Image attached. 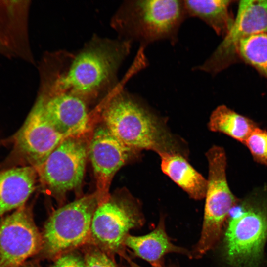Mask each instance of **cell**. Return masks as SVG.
<instances>
[{
  "label": "cell",
  "mask_w": 267,
  "mask_h": 267,
  "mask_svg": "<svg viewBox=\"0 0 267 267\" xmlns=\"http://www.w3.org/2000/svg\"><path fill=\"white\" fill-rule=\"evenodd\" d=\"M131 47L95 34L77 52L46 51L38 66L39 89L67 92L97 106L121 85L119 70Z\"/></svg>",
  "instance_id": "6da1fadb"
},
{
  "label": "cell",
  "mask_w": 267,
  "mask_h": 267,
  "mask_svg": "<svg viewBox=\"0 0 267 267\" xmlns=\"http://www.w3.org/2000/svg\"><path fill=\"white\" fill-rule=\"evenodd\" d=\"M96 111L100 113L109 131L134 151L151 150L159 156L186 154L183 142L172 134L164 120L121 85L96 107Z\"/></svg>",
  "instance_id": "7a4b0ae2"
},
{
  "label": "cell",
  "mask_w": 267,
  "mask_h": 267,
  "mask_svg": "<svg viewBox=\"0 0 267 267\" xmlns=\"http://www.w3.org/2000/svg\"><path fill=\"white\" fill-rule=\"evenodd\" d=\"M187 18L183 0H127L114 13L110 25L119 39L138 43L144 49L160 41L176 44Z\"/></svg>",
  "instance_id": "3957f363"
},
{
  "label": "cell",
  "mask_w": 267,
  "mask_h": 267,
  "mask_svg": "<svg viewBox=\"0 0 267 267\" xmlns=\"http://www.w3.org/2000/svg\"><path fill=\"white\" fill-rule=\"evenodd\" d=\"M103 197L95 191L54 211L44 224L39 253L55 260L89 242L94 213Z\"/></svg>",
  "instance_id": "277c9868"
},
{
  "label": "cell",
  "mask_w": 267,
  "mask_h": 267,
  "mask_svg": "<svg viewBox=\"0 0 267 267\" xmlns=\"http://www.w3.org/2000/svg\"><path fill=\"white\" fill-rule=\"evenodd\" d=\"M229 218L223 241L226 262L236 267H253L259 261L267 237V214L264 200L256 193L243 201Z\"/></svg>",
  "instance_id": "5b68a950"
},
{
  "label": "cell",
  "mask_w": 267,
  "mask_h": 267,
  "mask_svg": "<svg viewBox=\"0 0 267 267\" xmlns=\"http://www.w3.org/2000/svg\"><path fill=\"white\" fill-rule=\"evenodd\" d=\"M145 222L140 202L126 190L102 200L94 213L89 243L110 256L125 257V240L129 231L141 228Z\"/></svg>",
  "instance_id": "8992f818"
},
{
  "label": "cell",
  "mask_w": 267,
  "mask_h": 267,
  "mask_svg": "<svg viewBox=\"0 0 267 267\" xmlns=\"http://www.w3.org/2000/svg\"><path fill=\"white\" fill-rule=\"evenodd\" d=\"M206 156L209 170L204 218L199 239L191 251V258L202 257L217 244L223 225L237 203L227 180V157L224 148L213 146Z\"/></svg>",
  "instance_id": "52a82bcc"
},
{
  "label": "cell",
  "mask_w": 267,
  "mask_h": 267,
  "mask_svg": "<svg viewBox=\"0 0 267 267\" xmlns=\"http://www.w3.org/2000/svg\"><path fill=\"white\" fill-rule=\"evenodd\" d=\"M91 136L89 133L66 138L36 168L43 189L57 200H62L68 192L81 186Z\"/></svg>",
  "instance_id": "ba28073f"
},
{
  "label": "cell",
  "mask_w": 267,
  "mask_h": 267,
  "mask_svg": "<svg viewBox=\"0 0 267 267\" xmlns=\"http://www.w3.org/2000/svg\"><path fill=\"white\" fill-rule=\"evenodd\" d=\"M65 138L46 117L36 98L22 127L10 138L12 149L3 163V169L17 166L36 169Z\"/></svg>",
  "instance_id": "9c48e42d"
},
{
  "label": "cell",
  "mask_w": 267,
  "mask_h": 267,
  "mask_svg": "<svg viewBox=\"0 0 267 267\" xmlns=\"http://www.w3.org/2000/svg\"><path fill=\"white\" fill-rule=\"evenodd\" d=\"M267 33V0H241L234 23L208 59L194 70L215 75L235 62L240 42L252 35Z\"/></svg>",
  "instance_id": "30bf717a"
},
{
  "label": "cell",
  "mask_w": 267,
  "mask_h": 267,
  "mask_svg": "<svg viewBox=\"0 0 267 267\" xmlns=\"http://www.w3.org/2000/svg\"><path fill=\"white\" fill-rule=\"evenodd\" d=\"M42 234L25 204L0 220V267H20L42 248Z\"/></svg>",
  "instance_id": "8fae6325"
},
{
  "label": "cell",
  "mask_w": 267,
  "mask_h": 267,
  "mask_svg": "<svg viewBox=\"0 0 267 267\" xmlns=\"http://www.w3.org/2000/svg\"><path fill=\"white\" fill-rule=\"evenodd\" d=\"M139 154L119 140L103 124L93 131L88 157L96 180V191L104 199L110 195V184L117 171Z\"/></svg>",
  "instance_id": "7c38bea8"
},
{
  "label": "cell",
  "mask_w": 267,
  "mask_h": 267,
  "mask_svg": "<svg viewBox=\"0 0 267 267\" xmlns=\"http://www.w3.org/2000/svg\"><path fill=\"white\" fill-rule=\"evenodd\" d=\"M38 91L46 117L61 134L67 138L90 133L91 112L83 100L67 92Z\"/></svg>",
  "instance_id": "4fadbf2b"
},
{
  "label": "cell",
  "mask_w": 267,
  "mask_h": 267,
  "mask_svg": "<svg viewBox=\"0 0 267 267\" xmlns=\"http://www.w3.org/2000/svg\"><path fill=\"white\" fill-rule=\"evenodd\" d=\"M29 1H0V44L12 54L35 64L28 31Z\"/></svg>",
  "instance_id": "5bb4252c"
},
{
  "label": "cell",
  "mask_w": 267,
  "mask_h": 267,
  "mask_svg": "<svg viewBox=\"0 0 267 267\" xmlns=\"http://www.w3.org/2000/svg\"><path fill=\"white\" fill-rule=\"evenodd\" d=\"M165 219L161 215L157 226L148 234H129L125 240V246L130 248L134 256L145 260L152 267L164 266L165 256L169 253H178L191 258V251L171 241L166 231Z\"/></svg>",
  "instance_id": "9a60e30c"
},
{
  "label": "cell",
  "mask_w": 267,
  "mask_h": 267,
  "mask_svg": "<svg viewBox=\"0 0 267 267\" xmlns=\"http://www.w3.org/2000/svg\"><path fill=\"white\" fill-rule=\"evenodd\" d=\"M37 178L36 170L33 167L0 170V216L25 204L35 189Z\"/></svg>",
  "instance_id": "2e32d148"
},
{
  "label": "cell",
  "mask_w": 267,
  "mask_h": 267,
  "mask_svg": "<svg viewBox=\"0 0 267 267\" xmlns=\"http://www.w3.org/2000/svg\"><path fill=\"white\" fill-rule=\"evenodd\" d=\"M162 172L195 200L205 197L207 179L197 172L185 157L177 153L160 155Z\"/></svg>",
  "instance_id": "e0dca14e"
},
{
  "label": "cell",
  "mask_w": 267,
  "mask_h": 267,
  "mask_svg": "<svg viewBox=\"0 0 267 267\" xmlns=\"http://www.w3.org/2000/svg\"><path fill=\"white\" fill-rule=\"evenodd\" d=\"M188 18H197L224 37L231 28L235 19L231 11L232 0H183Z\"/></svg>",
  "instance_id": "ac0fdd59"
},
{
  "label": "cell",
  "mask_w": 267,
  "mask_h": 267,
  "mask_svg": "<svg viewBox=\"0 0 267 267\" xmlns=\"http://www.w3.org/2000/svg\"><path fill=\"white\" fill-rule=\"evenodd\" d=\"M208 127L212 132L226 134L244 144L258 126L252 119L222 105L212 111Z\"/></svg>",
  "instance_id": "d6986e66"
},
{
  "label": "cell",
  "mask_w": 267,
  "mask_h": 267,
  "mask_svg": "<svg viewBox=\"0 0 267 267\" xmlns=\"http://www.w3.org/2000/svg\"><path fill=\"white\" fill-rule=\"evenodd\" d=\"M237 54L267 79V33L255 34L242 40Z\"/></svg>",
  "instance_id": "ffe728a7"
},
{
  "label": "cell",
  "mask_w": 267,
  "mask_h": 267,
  "mask_svg": "<svg viewBox=\"0 0 267 267\" xmlns=\"http://www.w3.org/2000/svg\"><path fill=\"white\" fill-rule=\"evenodd\" d=\"M244 144L255 162L267 167V130L257 127Z\"/></svg>",
  "instance_id": "44dd1931"
},
{
  "label": "cell",
  "mask_w": 267,
  "mask_h": 267,
  "mask_svg": "<svg viewBox=\"0 0 267 267\" xmlns=\"http://www.w3.org/2000/svg\"><path fill=\"white\" fill-rule=\"evenodd\" d=\"M84 259L86 267H120L111 256L92 244L87 248Z\"/></svg>",
  "instance_id": "7402d4cb"
},
{
  "label": "cell",
  "mask_w": 267,
  "mask_h": 267,
  "mask_svg": "<svg viewBox=\"0 0 267 267\" xmlns=\"http://www.w3.org/2000/svg\"><path fill=\"white\" fill-rule=\"evenodd\" d=\"M52 267H86V265L84 257L72 251L55 259Z\"/></svg>",
  "instance_id": "603a6c76"
},
{
  "label": "cell",
  "mask_w": 267,
  "mask_h": 267,
  "mask_svg": "<svg viewBox=\"0 0 267 267\" xmlns=\"http://www.w3.org/2000/svg\"><path fill=\"white\" fill-rule=\"evenodd\" d=\"M124 258L127 260V261L130 264L131 267H143L141 266H139L137 263L132 261V259L130 258V257L128 255H127ZM151 267H155L151 266ZM159 267H178V266L176 265V264H172L169 265H165L164 266Z\"/></svg>",
  "instance_id": "cb8c5ba5"
},
{
  "label": "cell",
  "mask_w": 267,
  "mask_h": 267,
  "mask_svg": "<svg viewBox=\"0 0 267 267\" xmlns=\"http://www.w3.org/2000/svg\"><path fill=\"white\" fill-rule=\"evenodd\" d=\"M20 267H42L37 263L35 262H25Z\"/></svg>",
  "instance_id": "d4e9b609"
},
{
  "label": "cell",
  "mask_w": 267,
  "mask_h": 267,
  "mask_svg": "<svg viewBox=\"0 0 267 267\" xmlns=\"http://www.w3.org/2000/svg\"><path fill=\"white\" fill-rule=\"evenodd\" d=\"M0 52L2 54H5L6 52V49L0 44Z\"/></svg>",
  "instance_id": "484cf974"
}]
</instances>
